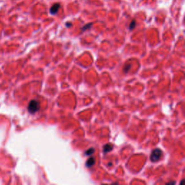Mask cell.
Listing matches in <instances>:
<instances>
[{"label": "cell", "instance_id": "cell-5", "mask_svg": "<svg viewBox=\"0 0 185 185\" xmlns=\"http://www.w3.org/2000/svg\"><path fill=\"white\" fill-rule=\"evenodd\" d=\"M113 147L114 146L112 144H106L104 147V153L109 152V151H111L112 149H113Z\"/></svg>", "mask_w": 185, "mask_h": 185}, {"label": "cell", "instance_id": "cell-9", "mask_svg": "<svg viewBox=\"0 0 185 185\" xmlns=\"http://www.w3.org/2000/svg\"><path fill=\"white\" fill-rule=\"evenodd\" d=\"M130 67H131V65H129L128 66H127V65H126V66H125L124 67V71L125 72H128V71H129V69Z\"/></svg>", "mask_w": 185, "mask_h": 185}, {"label": "cell", "instance_id": "cell-10", "mask_svg": "<svg viewBox=\"0 0 185 185\" xmlns=\"http://www.w3.org/2000/svg\"><path fill=\"white\" fill-rule=\"evenodd\" d=\"M66 26H67V27H70L71 26H72V24H71L70 23H67V24H66Z\"/></svg>", "mask_w": 185, "mask_h": 185}, {"label": "cell", "instance_id": "cell-1", "mask_svg": "<svg viewBox=\"0 0 185 185\" xmlns=\"http://www.w3.org/2000/svg\"><path fill=\"white\" fill-rule=\"evenodd\" d=\"M40 109V104L36 100H32L30 101L28 106V110L30 114H35Z\"/></svg>", "mask_w": 185, "mask_h": 185}, {"label": "cell", "instance_id": "cell-2", "mask_svg": "<svg viewBox=\"0 0 185 185\" xmlns=\"http://www.w3.org/2000/svg\"><path fill=\"white\" fill-rule=\"evenodd\" d=\"M161 155H162V151L159 148H156L152 151L150 159L152 162H156V161H159L160 158H161Z\"/></svg>", "mask_w": 185, "mask_h": 185}, {"label": "cell", "instance_id": "cell-3", "mask_svg": "<svg viewBox=\"0 0 185 185\" xmlns=\"http://www.w3.org/2000/svg\"><path fill=\"white\" fill-rule=\"evenodd\" d=\"M59 8H60V4L59 3H55L50 8V13L51 15H56L59 11Z\"/></svg>", "mask_w": 185, "mask_h": 185}, {"label": "cell", "instance_id": "cell-7", "mask_svg": "<svg viewBox=\"0 0 185 185\" xmlns=\"http://www.w3.org/2000/svg\"><path fill=\"white\" fill-rule=\"evenodd\" d=\"M135 26H136L135 20H133V21L131 22V23H130V25H129V30H133V29L135 28Z\"/></svg>", "mask_w": 185, "mask_h": 185}, {"label": "cell", "instance_id": "cell-8", "mask_svg": "<svg viewBox=\"0 0 185 185\" xmlns=\"http://www.w3.org/2000/svg\"><path fill=\"white\" fill-rule=\"evenodd\" d=\"M94 153V148H90V149L87 150V151L85 152V155H90Z\"/></svg>", "mask_w": 185, "mask_h": 185}, {"label": "cell", "instance_id": "cell-4", "mask_svg": "<svg viewBox=\"0 0 185 185\" xmlns=\"http://www.w3.org/2000/svg\"><path fill=\"white\" fill-rule=\"evenodd\" d=\"M95 158L94 157H90V158H89L88 159H87V161H86V166L88 168L91 167V166H93V165H94V163H95Z\"/></svg>", "mask_w": 185, "mask_h": 185}, {"label": "cell", "instance_id": "cell-6", "mask_svg": "<svg viewBox=\"0 0 185 185\" xmlns=\"http://www.w3.org/2000/svg\"><path fill=\"white\" fill-rule=\"evenodd\" d=\"M92 25H93V24H92V23H88V24L85 25V26H84L83 28H82V31H85V30H87V29L90 28H91V26H92Z\"/></svg>", "mask_w": 185, "mask_h": 185}]
</instances>
